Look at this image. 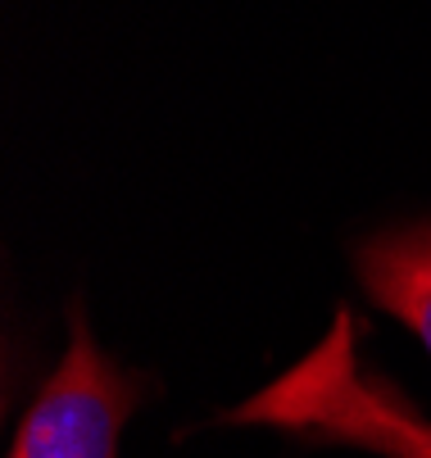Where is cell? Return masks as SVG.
Returning <instances> with one entry per match:
<instances>
[{
	"instance_id": "cell-1",
	"label": "cell",
	"mask_w": 431,
	"mask_h": 458,
	"mask_svg": "<svg viewBox=\"0 0 431 458\" xmlns=\"http://www.w3.org/2000/svg\"><path fill=\"white\" fill-rule=\"evenodd\" d=\"M227 422L273 427L314 445H354L377 458H431V422L395 386L363 368L345 309L309 354L232 409Z\"/></svg>"
},
{
	"instance_id": "cell-2",
	"label": "cell",
	"mask_w": 431,
	"mask_h": 458,
	"mask_svg": "<svg viewBox=\"0 0 431 458\" xmlns=\"http://www.w3.org/2000/svg\"><path fill=\"white\" fill-rule=\"evenodd\" d=\"M141 404V377L118 368L87 313H69V350L19 418L5 458H118V431Z\"/></svg>"
},
{
	"instance_id": "cell-3",
	"label": "cell",
	"mask_w": 431,
	"mask_h": 458,
	"mask_svg": "<svg viewBox=\"0 0 431 458\" xmlns=\"http://www.w3.org/2000/svg\"><path fill=\"white\" fill-rule=\"evenodd\" d=\"M354 277L382 313L400 318L431 359V218L354 245Z\"/></svg>"
}]
</instances>
